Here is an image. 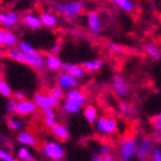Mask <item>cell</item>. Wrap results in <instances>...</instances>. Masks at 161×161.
<instances>
[{"mask_svg": "<svg viewBox=\"0 0 161 161\" xmlns=\"http://www.w3.org/2000/svg\"><path fill=\"white\" fill-rule=\"evenodd\" d=\"M8 55L10 59L15 60V61L24 63V64H28L34 68H42L45 64V59L43 58L42 54L38 53L34 57H31V55H26V54L22 53L17 47L10 48Z\"/></svg>", "mask_w": 161, "mask_h": 161, "instance_id": "1", "label": "cell"}, {"mask_svg": "<svg viewBox=\"0 0 161 161\" xmlns=\"http://www.w3.org/2000/svg\"><path fill=\"white\" fill-rule=\"evenodd\" d=\"M83 8H85V5L81 1H67V3H58L55 6V9L61 16L71 19L80 16Z\"/></svg>", "mask_w": 161, "mask_h": 161, "instance_id": "2", "label": "cell"}, {"mask_svg": "<svg viewBox=\"0 0 161 161\" xmlns=\"http://www.w3.org/2000/svg\"><path fill=\"white\" fill-rule=\"evenodd\" d=\"M95 129L98 134L103 135V136H109L117 132V121L112 116H100L95 123Z\"/></svg>", "mask_w": 161, "mask_h": 161, "instance_id": "3", "label": "cell"}, {"mask_svg": "<svg viewBox=\"0 0 161 161\" xmlns=\"http://www.w3.org/2000/svg\"><path fill=\"white\" fill-rule=\"evenodd\" d=\"M137 141L132 137H125L118 144V156L122 161H131L136 156Z\"/></svg>", "mask_w": 161, "mask_h": 161, "instance_id": "4", "label": "cell"}, {"mask_svg": "<svg viewBox=\"0 0 161 161\" xmlns=\"http://www.w3.org/2000/svg\"><path fill=\"white\" fill-rule=\"evenodd\" d=\"M43 152L48 159L53 161H61L64 158V149L55 141H48L43 145Z\"/></svg>", "mask_w": 161, "mask_h": 161, "instance_id": "5", "label": "cell"}, {"mask_svg": "<svg viewBox=\"0 0 161 161\" xmlns=\"http://www.w3.org/2000/svg\"><path fill=\"white\" fill-rule=\"evenodd\" d=\"M34 103L36 104L37 108L42 110L45 109H54L60 105V102L51 96L50 94H43V92H36L34 95Z\"/></svg>", "mask_w": 161, "mask_h": 161, "instance_id": "6", "label": "cell"}, {"mask_svg": "<svg viewBox=\"0 0 161 161\" xmlns=\"http://www.w3.org/2000/svg\"><path fill=\"white\" fill-rule=\"evenodd\" d=\"M154 148L153 141L150 137L142 136L137 141V149H136V156L141 161H147L150 158V153L152 149Z\"/></svg>", "mask_w": 161, "mask_h": 161, "instance_id": "7", "label": "cell"}, {"mask_svg": "<svg viewBox=\"0 0 161 161\" xmlns=\"http://www.w3.org/2000/svg\"><path fill=\"white\" fill-rule=\"evenodd\" d=\"M86 19L88 28L94 34H99L102 32V18L99 14L96 11H88L86 14Z\"/></svg>", "mask_w": 161, "mask_h": 161, "instance_id": "8", "label": "cell"}, {"mask_svg": "<svg viewBox=\"0 0 161 161\" xmlns=\"http://www.w3.org/2000/svg\"><path fill=\"white\" fill-rule=\"evenodd\" d=\"M37 109V106L34 103V100L24 99L22 102H17L16 114L19 116H26L35 113Z\"/></svg>", "mask_w": 161, "mask_h": 161, "instance_id": "9", "label": "cell"}, {"mask_svg": "<svg viewBox=\"0 0 161 161\" xmlns=\"http://www.w3.org/2000/svg\"><path fill=\"white\" fill-rule=\"evenodd\" d=\"M114 92L121 98H125L129 95V83L122 75H116L113 80Z\"/></svg>", "mask_w": 161, "mask_h": 161, "instance_id": "10", "label": "cell"}, {"mask_svg": "<svg viewBox=\"0 0 161 161\" xmlns=\"http://www.w3.org/2000/svg\"><path fill=\"white\" fill-rule=\"evenodd\" d=\"M65 100L69 103H72V104L77 105L78 107L81 108V106L86 104L87 102V97L86 95L83 94L80 90H77V89H72V90H69V92L65 94Z\"/></svg>", "mask_w": 161, "mask_h": 161, "instance_id": "11", "label": "cell"}, {"mask_svg": "<svg viewBox=\"0 0 161 161\" xmlns=\"http://www.w3.org/2000/svg\"><path fill=\"white\" fill-rule=\"evenodd\" d=\"M58 86L62 88L63 90L68 89V90H72L75 86H77V79L73 78L72 75H69L67 72H62L58 78Z\"/></svg>", "mask_w": 161, "mask_h": 161, "instance_id": "12", "label": "cell"}, {"mask_svg": "<svg viewBox=\"0 0 161 161\" xmlns=\"http://www.w3.org/2000/svg\"><path fill=\"white\" fill-rule=\"evenodd\" d=\"M17 37L13 32L5 30H0V45L3 46H9L14 48L17 45Z\"/></svg>", "mask_w": 161, "mask_h": 161, "instance_id": "13", "label": "cell"}, {"mask_svg": "<svg viewBox=\"0 0 161 161\" xmlns=\"http://www.w3.org/2000/svg\"><path fill=\"white\" fill-rule=\"evenodd\" d=\"M23 23L25 26H27L31 30H38L42 27V23H41L40 16L35 15L32 13H26L23 16Z\"/></svg>", "mask_w": 161, "mask_h": 161, "instance_id": "14", "label": "cell"}, {"mask_svg": "<svg viewBox=\"0 0 161 161\" xmlns=\"http://www.w3.org/2000/svg\"><path fill=\"white\" fill-rule=\"evenodd\" d=\"M62 70H63V72L69 73V75H71L75 79L82 78L83 75H85V70L82 69V67L72 64V63H63Z\"/></svg>", "mask_w": 161, "mask_h": 161, "instance_id": "15", "label": "cell"}, {"mask_svg": "<svg viewBox=\"0 0 161 161\" xmlns=\"http://www.w3.org/2000/svg\"><path fill=\"white\" fill-rule=\"evenodd\" d=\"M52 133L57 139L61 140V141H67V140L70 139V132L69 130L67 129V126L62 125L60 123H55L54 126L51 129Z\"/></svg>", "mask_w": 161, "mask_h": 161, "instance_id": "16", "label": "cell"}, {"mask_svg": "<svg viewBox=\"0 0 161 161\" xmlns=\"http://www.w3.org/2000/svg\"><path fill=\"white\" fill-rule=\"evenodd\" d=\"M41 23H42V26H45L51 28L54 27L58 24V17L52 13H47V11H44L40 15Z\"/></svg>", "mask_w": 161, "mask_h": 161, "instance_id": "17", "label": "cell"}, {"mask_svg": "<svg viewBox=\"0 0 161 161\" xmlns=\"http://www.w3.org/2000/svg\"><path fill=\"white\" fill-rule=\"evenodd\" d=\"M45 64L52 71H57V70L62 69V63L61 59H60L58 55H53V54H48L45 58Z\"/></svg>", "mask_w": 161, "mask_h": 161, "instance_id": "18", "label": "cell"}, {"mask_svg": "<svg viewBox=\"0 0 161 161\" xmlns=\"http://www.w3.org/2000/svg\"><path fill=\"white\" fill-rule=\"evenodd\" d=\"M83 116L86 118L87 121L90 124H94L97 122V119L99 118L98 116V110L95 107L94 105H87L85 109H83Z\"/></svg>", "mask_w": 161, "mask_h": 161, "instance_id": "19", "label": "cell"}, {"mask_svg": "<svg viewBox=\"0 0 161 161\" xmlns=\"http://www.w3.org/2000/svg\"><path fill=\"white\" fill-rule=\"evenodd\" d=\"M17 141H18L20 144L31 145V147H34V145L37 144V140L35 139L30 132H26V131L20 132V133L17 135Z\"/></svg>", "mask_w": 161, "mask_h": 161, "instance_id": "20", "label": "cell"}, {"mask_svg": "<svg viewBox=\"0 0 161 161\" xmlns=\"http://www.w3.org/2000/svg\"><path fill=\"white\" fill-rule=\"evenodd\" d=\"M18 19H19V16L16 11H8V13L3 14V19H1L0 23L6 27H13L18 22Z\"/></svg>", "mask_w": 161, "mask_h": 161, "instance_id": "21", "label": "cell"}, {"mask_svg": "<svg viewBox=\"0 0 161 161\" xmlns=\"http://www.w3.org/2000/svg\"><path fill=\"white\" fill-rule=\"evenodd\" d=\"M103 65V61L100 59H95V60H88V61L82 62V69L88 72H95L97 70H99Z\"/></svg>", "mask_w": 161, "mask_h": 161, "instance_id": "22", "label": "cell"}, {"mask_svg": "<svg viewBox=\"0 0 161 161\" xmlns=\"http://www.w3.org/2000/svg\"><path fill=\"white\" fill-rule=\"evenodd\" d=\"M19 51L22 52V53L26 54V55H31V57H34L36 54H38V52L31 45L30 43H27L26 41H22V42H19L18 44V47H17Z\"/></svg>", "mask_w": 161, "mask_h": 161, "instance_id": "23", "label": "cell"}, {"mask_svg": "<svg viewBox=\"0 0 161 161\" xmlns=\"http://www.w3.org/2000/svg\"><path fill=\"white\" fill-rule=\"evenodd\" d=\"M13 94L14 92L8 82L5 79L0 78V95L3 97H6V98H10V97H13Z\"/></svg>", "mask_w": 161, "mask_h": 161, "instance_id": "24", "label": "cell"}, {"mask_svg": "<svg viewBox=\"0 0 161 161\" xmlns=\"http://www.w3.org/2000/svg\"><path fill=\"white\" fill-rule=\"evenodd\" d=\"M44 114H45V117H44V124L46 126L52 129L55 124V114H54L53 109H45L43 110Z\"/></svg>", "mask_w": 161, "mask_h": 161, "instance_id": "25", "label": "cell"}, {"mask_svg": "<svg viewBox=\"0 0 161 161\" xmlns=\"http://www.w3.org/2000/svg\"><path fill=\"white\" fill-rule=\"evenodd\" d=\"M114 3L117 6L118 8H121L124 11H127V13L134 9V3H132L131 0H115Z\"/></svg>", "mask_w": 161, "mask_h": 161, "instance_id": "26", "label": "cell"}, {"mask_svg": "<svg viewBox=\"0 0 161 161\" xmlns=\"http://www.w3.org/2000/svg\"><path fill=\"white\" fill-rule=\"evenodd\" d=\"M145 51L153 59H160L161 58V51L159 50L158 46L154 45V44H147L145 45Z\"/></svg>", "mask_w": 161, "mask_h": 161, "instance_id": "27", "label": "cell"}, {"mask_svg": "<svg viewBox=\"0 0 161 161\" xmlns=\"http://www.w3.org/2000/svg\"><path fill=\"white\" fill-rule=\"evenodd\" d=\"M152 126L156 131L157 137L159 141H161V113L152 118Z\"/></svg>", "mask_w": 161, "mask_h": 161, "instance_id": "28", "label": "cell"}, {"mask_svg": "<svg viewBox=\"0 0 161 161\" xmlns=\"http://www.w3.org/2000/svg\"><path fill=\"white\" fill-rule=\"evenodd\" d=\"M18 158L22 161H33V156L31 151L26 148V147H22V148L18 149Z\"/></svg>", "mask_w": 161, "mask_h": 161, "instance_id": "29", "label": "cell"}, {"mask_svg": "<svg viewBox=\"0 0 161 161\" xmlns=\"http://www.w3.org/2000/svg\"><path fill=\"white\" fill-rule=\"evenodd\" d=\"M7 123H8L9 129L13 131H20L24 127V123L18 118H9Z\"/></svg>", "mask_w": 161, "mask_h": 161, "instance_id": "30", "label": "cell"}, {"mask_svg": "<svg viewBox=\"0 0 161 161\" xmlns=\"http://www.w3.org/2000/svg\"><path fill=\"white\" fill-rule=\"evenodd\" d=\"M62 106H63L64 112H67V113H69V114H77V113H79V110H80V107H78L77 105L72 104V103L67 102V100L63 102Z\"/></svg>", "mask_w": 161, "mask_h": 161, "instance_id": "31", "label": "cell"}, {"mask_svg": "<svg viewBox=\"0 0 161 161\" xmlns=\"http://www.w3.org/2000/svg\"><path fill=\"white\" fill-rule=\"evenodd\" d=\"M48 94L51 95L53 98H55L57 100H61L62 98H63V96H64V92H63V89L62 88H60L59 86H57V87H53V88L50 90V92Z\"/></svg>", "mask_w": 161, "mask_h": 161, "instance_id": "32", "label": "cell"}, {"mask_svg": "<svg viewBox=\"0 0 161 161\" xmlns=\"http://www.w3.org/2000/svg\"><path fill=\"white\" fill-rule=\"evenodd\" d=\"M16 107H17V100L14 98H9L7 104H6V109L9 114H16Z\"/></svg>", "mask_w": 161, "mask_h": 161, "instance_id": "33", "label": "cell"}, {"mask_svg": "<svg viewBox=\"0 0 161 161\" xmlns=\"http://www.w3.org/2000/svg\"><path fill=\"white\" fill-rule=\"evenodd\" d=\"M150 160L151 161H161V150L157 147L152 149L150 153Z\"/></svg>", "mask_w": 161, "mask_h": 161, "instance_id": "34", "label": "cell"}, {"mask_svg": "<svg viewBox=\"0 0 161 161\" xmlns=\"http://www.w3.org/2000/svg\"><path fill=\"white\" fill-rule=\"evenodd\" d=\"M108 47H109L110 51L116 52V53H124L125 52V48L122 45H118L116 43H109L108 44Z\"/></svg>", "mask_w": 161, "mask_h": 161, "instance_id": "35", "label": "cell"}, {"mask_svg": "<svg viewBox=\"0 0 161 161\" xmlns=\"http://www.w3.org/2000/svg\"><path fill=\"white\" fill-rule=\"evenodd\" d=\"M0 161H16V160H15V158L11 154H9L5 150L0 149Z\"/></svg>", "mask_w": 161, "mask_h": 161, "instance_id": "36", "label": "cell"}, {"mask_svg": "<svg viewBox=\"0 0 161 161\" xmlns=\"http://www.w3.org/2000/svg\"><path fill=\"white\" fill-rule=\"evenodd\" d=\"M107 154H110V147L108 144H102L99 148V156H107Z\"/></svg>", "mask_w": 161, "mask_h": 161, "instance_id": "37", "label": "cell"}, {"mask_svg": "<svg viewBox=\"0 0 161 161\" xmlns=\"http://www.w3.org/2000/svg\"><path fill=\"white\" fill-rule=\"evenodd\" d=\"M121 110L124 115H131L132 113V107L129 104H122L121 105Z\"/></svg>", "mask_w": 161, "mask_h": 161, "instance_id": "38", "label": "cell"}, {"mask_svg": "<svg viewBox=\"0 0 161 161\" xmlns=\"http://www.w3.org/2000/svg\"><path fill=\"white\" fill-rule=\"evenodd\" d=\"M13 96H14V99L17 100V102H22V100L26 99V98H25L26 96H25V94L23 92H14Z\"/></svg>", "mask_w": 161, "mask_h": 161, "instance_id": "39", "label": "cell"}, {"mask_svg": "<svg viewBox=\"0 0 161 161\" xmlns=\"http://www.w3.org/2000/svg\"><path fill=\"white\" fill-rule=\"evenodd\" d=\"M60 48H61L60 44H55V45H54L53 47H52V50H51L52 54H53V55H57V54L60 52Z\"/></svg>", "mask_w": 161, "mask_h": 161, "instance_id": "40", "label": "cell"}, {"mask_svg": "<svg viewBox=\"0 0 161 161\" xmlns=\"http://www.w3.org/2000/svg\"><path fill=\"white\" fill-rule=\"evenodd\" d=\"M102 161H115L113 156H110V154H107V156H103L102 157Z\"/></svg>", "mask_w": 161, "mask_h": 161, "instance_id": "41", "label": "cell"}, {"mask_svg": "<svg viewBox=\"0 0 161 161\" xmlns=\"http://www.w3.org/2000/svg\"><path fill=\"white\" fill-rule=\"evenodd\" d=\"M92 161H102V157L99 156V153H98V154H97V153L92 154Z\"/></svg>", "mask_w": 161, "mask_h": 161, "instance_id": "42", "label": "cell"}, {"mask_svg": "<svg viewBox=\"0 0 161 161\" xmlns=\"http://www.w3.org/2000/svg\"><path fill=\"white\" fill-rule=\"evenodd\" d=\"M3 13H0V22H1V19H3Z\"/></svg>", "mask_w": 161, "mask_h": 161, "instance_id": "43", "label": "cell"}]
</instances>
